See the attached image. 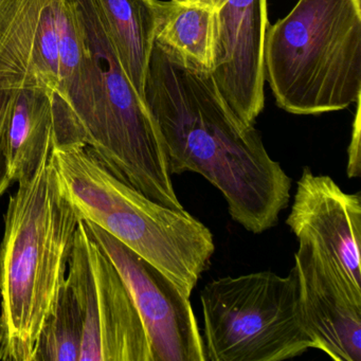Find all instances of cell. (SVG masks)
Returning <instances> with one entry per match:
<instances>
[{
	"instance_id": "7",
	"label": "cell",
	"mask_w": 361,
	"mask_h": 361,
	"mask_svg": "<svg viewBox=\"0 0 361 361\" xmlns=\"http://www.w3.org/2000/svg\"><path fill=\"white\" fill-rule=\"evenodd\" d=\"M66 282L83 322L80 361H153L145 323L116 266L81 219Z\"/></svg>"
},
{
	"instance_id": "1",
	"label": "cell",
	"mask_w": 361,
	"mask_h": 361,
	"mask_svg": "<svg viewBox=\"0 0 361 361\" xmlns=\"http://www.w3.org/2000/svg\"><path fill=\"white\" fill-rule=\"evenodd\" d=\"M145 100L161 134L171 175L204 176L225 197L232 219L261 234L278 224L291 179L272 159L261 134L243 123L221 96L211 71L155 43Z\"/></svg>"
},
{
	"instance_id": "9",
	"label": "cell",
	"mask_w": 361,
	"mask_h": 361,
	"mask_svg": "<svg viewBox=\"0 0 361 361\" xmlns=\"http://www.w3.org/2000/svg\"><path fill=\"white\" fill-rule=\"evenodd\" d=\"M300 305L317 350L336 361H361V286L310 240L295 253Z\"/></svg>"
},
{
	"instance_id": "14",
	"label": "cell",
	"mask_w": 361,
	"mask_h": 361,
	"mask_svg": "<svg viewBox=\"0 0 361 361\" xmlns=\"http://www.w3.org/2000/svg\"><path fill=\"white\" fill-rule=\"evenodd\" d=\"M12 181L28 178L54 147L51 92L39 86L18 90L7 134Z\"/></svg>"
},
{
	"instance_id": "12",
	"label": "cell",
	"mask_w": 361,
	"mask_h": 361,
	"mask_svg": "<svg viewBox=\"0 0 361 361\" xmlns=\"http://www.w3.org/2000/svg\"><path fill=\"white\" fill-rule=\"evenodd\" d=\"M60 43V87L52 97L54 147L81 145L94 109L90 54L73 0H52Z\"/></svg>"
},
{
	"instance_id": "16",
	"label": "cell",
	"mask_w": 361,
	"mask_h": 361,
	"mask_svg": "<svg viewBox=\"0 0 361 361\" xmlns=\"http://www.w3.org/2000/svg\"><path fill=\"white\" fill-rule=\"evenodd\" d=\"M83 322L79 305L65 281L56 310L39 333L32 361H80Z\"/></svg>"
},
{
	"instance_id": "13",
	"label": "cell",
	"mask_w": 361,
	"mask_h": 361,
	"mask_svg": "<svg viewBox=\"0 0 361 361\" xmlns=\"http://www.w3.org/2000/svg\"><path fill=\"white\" fill-rule=\"evenodd\" d=\"M92 4L124 73L145 100L156 42L158 0H92Z\"/></svg>"
},
{
	"instance_id": "2",
	"label": "cell",
	"mask_w": 361,
	"mask_h": 361,
	"mask_svg": "<svg viewBox=\"0 0 361 361\" xmlns=\"http://www.w3.org/2000/svg\"><path fill=\"white\" fill-rule=\"evenodd\" d=\"M81 219L50 157L18 181L0 242V360L32 361L66 281Z\"/></svg>"
},
{
	"instance_id": "10",
	"label": "cell",
	"mask_w": 361,
	"mask_h": 361,
	"mask_svg": "<svg viewBox=\"0 0 361 361\" xmlns=\"http://www.w3.org/2000/svg\"><path fill=\"white\" fill-rule=\"evenodd\" d=\"M213 79L238 119L253 126L265 105L267 0H221L216 8Z\"/></svg>"
},
{
	"instance_id": "8",
	"label": "cell",
	"mask_w": 361,
	"mask_h": 361,
	"mask_svg": "<svg viewBox=\"0 0 361 361\" xmlns=\"http://www.w3.org/2000/svg\"><path fill=\"white\" fill-rule=\"evenodd\" d=\"M85 221L134 299L149 336L153 361H206L190 298L140 255L102 228Z\"/></svg>"
},
{
	"instance_id": "11",
	"label": "cell",
	"mask_w": 361,
	"mask_h": 361,
	"mask_svg": "<svg viewBox=\"0 0 361 361\" xmlns=\"http://www.w3.org/2000/svg\"><path fill=\"white\" fill-rule=\"evenodd\" d=\"M286 224L298 240H310L333 255L361 286L360 193H346L331 177L305 166Z\"/></svg>"
},
{
	"instance_id": "17",
	"label": "cell",
	"mask_w": 361,
	"mask_h": 361,
	"mask_svg": "<svg viewBox=\"0 0 361 361\" xmlns=\"http://www.w3.org/2000/svg\"><path fill=\"white\" fill-rule=\"evenodd\" d=\"M32 63L37 84L54 96L60 87V43L52 0L46 6L37 26Z\"/></svg>"
},
{
	"instance_id": "5",
	"label": "cell",
	"mask_w": 361,
	"mask_h": 361,
	"mask_svg": "<svg viewBox=\"0 0 361 361\" xmlns=\"http://www.w3.org/2000/svg\"><path fill=\"white\" fill-rule=\"evenodd\" d=\"M90 54L94 109L81 136L123 183L172 209L183 208L169 171L161 134L120 65L92 0H73Z\"/></svg>"
},
{
	"instance_id": "22",
	"label": "cell",
	"mask_w": 361,
	"mask_h": 361,
	"mask_svg": "<svg viewBox=\"0 0 361 361\" xmlns=\"http://www.w3.org/2000/svg\"><path fill=\"white\" fill-rule=\"evenodd\" d=\"M6 1H7V0H0V8H1V6H3Z\"/></svg>"
},
{
	"instance_id": "15",
	"label": "cell",
	"mask_w": 361,
	"mask_h": 361,
	"mask_svg": "<svg viewBox=\"0 0 361 361\" xmlns=\"http://www.w3.org/2000/svg\"><path fill=\"white\" fill-rule=\"evenodd\" d=\"M216 10L204 4L158 0L157 45L180 60L212 71Z\"/></svg>"
},
{
	"instance_id": "20",
	"label": "cell",
	"mask_w": 361,
	"mask_h": 361,
	"mask_svg": "<svg viewBox=\"0 0 361 361\" xmlns=\"http://www.w3.org/2000/svg\"><path fill=\"white\" fill-rule=\"evenodd\" d=\"M193 1L204 4V5L211 6V7H214L215 9H216V8L219 7V4H221V0H193Z\"/></svg>"
},
{
	"instance_id": "6",
	"label": "cell",
	"mask_w": 361,
	"mask_h": 361,
	"mask_svg": "<svg viewBox=\"0 0 361 361\" xmlns=\"http://www.w3.org/2000/svg\"><path fill=\"white\" fill-rule=\"evenodd\" d=\"M206 361H282L317 348L300 305L297 270L223 276L200 293Z\"/></svg>"
},
{
	"instance_id": "18",
	"label": "cell",
	"mask_w": 361,
	"mask_h": 361,
	"mask_svg": "<svg viewBox=\"0 0 361 361\" xmlns=\"http://www.w3.org/2000/svg\"><path fill=\"white\" fill-rule=\"evenodd\" d=\"M18 90H0V197L13 181L10 176L7 134Z\"/></svg>"
},
{
	"instance_id": "3",
	"label": "cell",
	"mask_w": 361,
	"mask_h": 361,
	"mask_svg": "<svg viewBox=\"0 0 361 361\" xmlns=\"http://www.w3.org/2000/svg\"><path fill=\"white\" fill-rule=\"evenodd\" d=\"M50 159L82 219L102 228L191 297L215 251L207 226L185 209L169 208L123 183L86 145L54 147Z\"/></svg>"
},
{
	"instance_id": "19",
	"label": "cell",
	"mask_w": 361,
	"mask_h": 361,
	"mask_svg": "<svg viewBox=\"0 0 361 361\" xmlns=\"http://www.w3.org/2000/svg\"><path fill=\"white\" fill-rule=\"evenodd\" d=\"M356 115L353 124L352 142L350 145L348 177H357L360 173V100L356 102Z\"/></svg>"
},
{
	"instance_id": "21",
	"label": "cell",
	"mask_w": 361,
	"mask_h": 361,
	"mask_svg": "<svg viewBox=\"0 0 361 361\" xmlns=\"http://www.w3.org/2000/svg\"><path fill=\"white\" fill-rule=\"evenodd\" d=\"M172 1H176V3L188 4L191 3L193 0H172Z\"/></svg>"
},
{
	"instance_id": "4",
	"label": "cell",
	"mask_w": 361,
	"mask_h": 361,
	"mask_svg": "<svg viewBox=\"0 0 361 361\" xmlns=\"http://www.w3.org/2000/svg\"><path fill=\"white\" fill-rule=\"evenodd\" d=\"M265 81L276 105L316 116L356 104L361 94V0H298L264 46Z\"/></svg>"
}]
</instances>
